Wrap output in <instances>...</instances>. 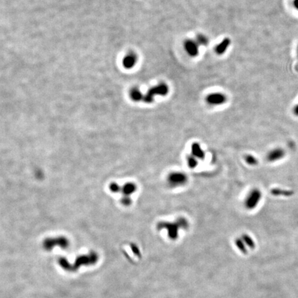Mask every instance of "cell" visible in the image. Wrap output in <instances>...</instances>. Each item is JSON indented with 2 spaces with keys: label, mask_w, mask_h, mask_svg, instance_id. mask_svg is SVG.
Segmentation results:
<instances>
[{
  "label": "cell",
  "mask_w": 298,
  "mask_h": 298,
  "mask_svg": "<svg viewBox=\"0 0 298 298\" xmlns=\"http://www.w3.org/2000/svg\"><path fill=\"white\" fill-rule=\"evenodd\" d=\"M156 228L158 231L166 229L167 231L168 237L171 240H175L179 236V228L175 223V222H171L169 221H160L156 225Z\"/></svg>",
  "instance_id": "obj_1"
},
{
  "label": "cell",
  "mask_w": 298,
  "mask_h": 298,
  "mask_svg": "<svg viewBox=\"0 0 298 298\" xmlns=\"http://www.w3.org/2000/svg\"><path fill=\"white\" fill-rule=\"evenodd\" d=\"M262 193L259 188H253L248 193L244 201V206L248 210H253L260 202Z\"/></svg>",
  "instance_id": "obj_2"
},
{
  "label": "cell",
  "mask_w": 298,
  "mask_h": 298,
  "mask_svg": "<svg viewBox=\"0 0 298 298\" xmlns=\"http://www.w3.org/2000/svg\"><path fill=\"white\" fill-rule=\"evenodd\" d=\"M188 180L186 173L180 171H175L169 173L167 178V182L172 188L179 187L187 184Z\"/></svg>",
  "instance_id": "obj_3"
},
{
  "label": "cell",
  "mask_w": 298,
  "mask_h": 298,
  "mask_svg": "<svg viewBox=\"0 0 298 298\" xmlns=\"http://www.w3.org/2000/svg\"><path fill=\"white\" fill-rule=\"evenodd\" d=\"M169 92V87L165 84H159L149 90L148 92L144 96L143 101L145 103L150 104L153 101L154 97L156 95L164 96Z\"/></svg>",
  "instance_id": "obj_4"
},
{
  "label": "cell",
  "mask_w": 298,
  "mask_h": 298,
  "mask_svg": "<svg viewBox=\"0 0 298 298\" xmlns=\"http://www.w3.org/2000/svg\"><path fill=\"white\" fill-rule=\"evenodd\" d=\"M286 156V151L280 147L275 148L270 150L266 155V159L269 162H276L282 159Z\"/></svg>",
  "instance_id": "obj_5"
},
{
  "label": "cell",
  "mask_w": 298,
  "mask_h": 298,
  "mask_svg": "<svg viewBox=\"0 0 298 298\" xmlns=\"http://www.w3.org/2000/svg\"><path fill=\"white\" fill-rule=\"evenodd\" d=\"M227 98L225 95L222 93H212L208 95L206 97V101H207L208 104L211 105H220V104H224Z\"/></svg>",
  "instance_id": "obj_6"
},
{
  "label": "cell",
  "mask_w": 298,
  "mask_h": 298,
  "mask_svg": "<svg viewBox=\"0 0 298 298\" xmlns=\"http://www.w3.org/2000/svg\"><path fill=\"white\" fill-rule=\"evenodd\" d=\"M191 154L195 157L198 159L203 160L205 159L206 153L203 150L200 144L198 142H193L191 146Z\"/></svg>",
  "instance_id": "obj_7"
},
{
  "label": "cell",
  "mask_w": 298,
  "mask_h": 298,
  "mask_svg": "<svg viewBox=\"0 0 298 298\" xmlns=\"http://www.w3.org/2000/svg\"><path fill=\"white\" fill-rule=\"evenodd\" d=\"M199 45L197 42L193 40H186L184 43V48L187 53L192 57L197 56L198 54Z\"/></svg>",
  "instance_id": "obj_8"
},
{
  "label": "cell",
  "mask_w": 298,
  "mask_h": 298,
  "mask_svg": "<svg viewBox=\"0 0 298 298\" xmlns=\"http://www.w3.org/2000/svg\"><path fill=\"white\" fill-rule=\"evenodd\" d=\"M137 60V57L135 54H134L133 53L128 54L123 60V65L124 68H127V69L132 68L136 64Z\"/></svg>",
  "instance_id": "obj_9"
},
{
  "label": "cell",
  "mask_w": 298,
  "mask_h": 298,
  "mask_svg": "<svg viewBox=\"0 0 298 298\" xmlns=\"http://www.w3.org/2000/svg\"><path fill=\"white\" fill-rule=\"evenodd\" d=\"M137 189V185L133 182H127L124 184L122 187L121 192L124 195L130 196L134 193H135Z\"/></svg>",
  "instance_id": "obj_10"
},
{
  "label": "cell",
  "mask_w": 298,
  "mask_h": 298,
  "mask_svg": "<svg viewBox=\"0 0 298 298\" xmlns=\"http://www.w3.org/2000/svg\"><path fill=\"white\" fill-rule=\"evenodd\" d=\"M271 193L274 196H284V197H291L294 194V192L291 190H284L278 188H275L271 190Z\"/></svg>",
  "instance_id": "obj_11"
},
{
  "label": "cell",
  "mask_w": 298,
  "mask_h": 298,
  "mask_svg": "<svg viewBox=\"0 0 298 298\" xmlns=\"http://www.w3.org/2000/svg\"><path fill=\"white\" fill-rule=\"evenodd\" d=\"M229 44H230V40H229L228 38H225L220 44H219L217 46H216V48H215L216 53L219 55L224 53V52L227 51Z\"/></svg>",
  "instance_id": "obj_12"
},
{
  "label": "cell",
  "mask_w": 298,
  "mask_h": 298,
  "mask_svg": "<svg viewBox=\"0 0 298 298\" xmlns=\"http://www.w3.org/2000/svg\"><path fill=\"white\" fill-rule=\"evenodd\" d=\"M130 96L131 100L134 101H139L141 100H143L144 95L141 91L137 88H134L130 90Z\"/></svg>",
  "instance_id": "obj_13"
},
{
  "label": "cell",
  "mask_w": 298,
  "mask_h": 298,
  "mask_svg": "<svg viewBox=\"0 0 298 298\" xmlns=\"http://www.w3.org/2000/svg\"><path fill=\"white\" fill-rule=\"evenodd\" d=\"M186 163L190 169H195L198 165V160L191 154H189L186 156Z\"/></svg>",
  "instance_id": "obj_14"
},
{
  "label": "cell",
  "mask_w": 298,
  "mask_h": 298,
  "mask_svg": "<svg viewBox=\"0 0 298 298\" xmlns=\"http://www.w3.org/2000/svg\"><path fill=\"white\" fill-rule=\"evenodd\" d=\"M241 238L242 239V240L244 241L245 244L248 246L251 249H253V248H255V242L250 235H248V234H243L241 236Z\"/></svg>",
  "instance_id": "obj_15"
},
{
  "label": "cell",
  "mask_w": 298,
  "mask_h": 298,
  "mask_svg": "<svg viewBox=\"0 0 298 298\" xmlns=\"http://www.w3.org/2000/svg\"><path fill=\"white\" fill-rule=\"evenodd\" d=\"M175 223L178 224L179 228L184 229V230H186L188 229L189 227V223L188 221L184 217H179L175 221Z\"/></svg>",
  "instance_id": "obj_16"
},
{
  "label": "cell",
  "mask_w": 298,
  "mask_h": 298,
  "mask_svg": "<svg viewBox=\"0 0 298 298\" xmlns=\"http://www.w3.org/2000/svg\"><path fill=\"white\" fill-rule=\"evenodd\" d=\"M235 244L237 247L238 249L242 252V253H243L244 254L247 253V247H246L245 243L244 242V241L242 240V239L241 237H238L235 239Z\"/></svg>",
  "instance_id": "obj_17"
},
{
  "label": "cell",
  "mask_w": 298,
  "mask_h": 298,
  "mask_svg": "<svg viewBox=\"0 0 298 298\" xmlns=\"http://www.w3.org/2000/svg\"><path fill=\"white\" fill-rule=\"evenodd\" d=\"M244 160L247 164L250 166H256L258 164V159L252 155H247L244 157Z\"/></svg>",
  "instance_id": "obj_18"
},
{
  "label": "cell",
  "mask_w": 298,
  "mask_h": 298,
  "mask_svg": "<svg viewBox=\"0 0 298 298\" xmlns=\"http://www.w3.org/2000/svg\"><path fill=\"white\" fill-rule=\"evenodd\" d=\"M197 41H196V42H197V43L198 44V45H202V46H206L208 44V38L206 37V36H204V35H198L197 36Z\"/></svg>",
  "instance_id": "obj_19"
},
{
  "label": "cell",
  "mask_w": 298,
  "mask_h": 298,
  "mask_svg": "<svg viewBox=\"0 0 298 298\" xmlns=\"http://www.w3.org/2000/svg\"><path fill=\"white\" fill-rule=\"evenodd\" d=\"M109 189L110 191L112 193H119L122 190V187L117 184L116 182H112L111 184L109 185Z\"/></svg>",
  "instance_id": "obj_20"
},
{
  "label": "cell",
  "mask_w": 298,
  "mask_h": 298,
  "mask_svg": "<svg viewBox=\"0 0 298 298\" xmlns=\"http://www.w3.org/2000/svg\"><path fill=\"white\" fill-rule=\"evenodd\" d=\"M133 200L132 199L130 198V196H126V195H124L123 197L121 198V203L125 206H130L132 204Z\"/></svg>",
  "instance_id": "obj_21"
},
{
  "label": "cell",
  "mask_w": 298,
  "mask_h": 298,
  "mask_svg": "<svg viewBox=\"0 0 298 298\" xmlns=\"http://www.w3.org/2000/svg\"><path fill=\"white\" fill-rule=\"evenodd\" d=\"M130 248H131L132 251H133V253H135L137 256H138L139 257H141L142 255H141V252L140 250L139 249V247L135 244H130Z\"/></svg>",
  "instance_id": "obj_22"
},
{
  "label": "cell",
  "mask_w": 298,
  "mask_h": 298,
  "mask_svg": "<svg viewBox=\"0 0 298 298\" xmlns=\"http://www.w3.org/2000/svg\"><path fill=\"white\" fill-rule=\"evenodd\" d=\"M294 113L295 115H296L297 116H298V105L296 106V108L294 109Z\"/></svg>",
  "instance_id": "obj_23"
},
{
  "label": "cell",
  "mask_w": 298,
  "mask_h": 298,
  "mask_svg": "<svg viewBox=\"0 0 298 298\" xmlns=\"http://www.w3.org/2000/svg\"><path fill=\"white\" fill-rule=\"evenodd\" d=\"M297 8H298V0L297 1Z\"/></svg>",
  "instance_id": "obj_24"
}]
</instances>
